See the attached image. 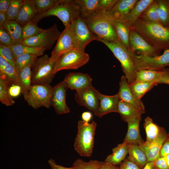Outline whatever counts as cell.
Here are the masks:
<instances>
[{"mask_svg": "<svg viewBox=\"0 0 169 169\" xmlns=\"http://www.w3.org/2000/svg\"><path fill=\"white\" fill-rule=\"evenodd\" d=\"M80 15L79 7L76 0H59L50 10L41 15H37L32 21L37 23L43 18L54 16L59 19L66 28L80 17Z\"/></svg>", "mask_w": 169, "mask_h": 169, "instance_id": "cell-2", "label": "cell"}, {"mask_svg": "<svg viewBox=\"0 0 169 169\" xmlns=\"http://www.w3.org/2000/svg\"><path fill=\"white\" fill-rule=\"evenodd\" d=\"M167 1L169 4V0H167Z\"/></svg>", "mask_w": 169, "mask_h": 169, "instance_id": "cell-57", "label": "cell"}, {"mask_svg": "<svg viewBox=\"0 0 169 169\" xmlns=\"http://www.w3.org/2000/svg\"><path fill=\"white\" fill-rule=\"evenodd\" d=\"M12 0H0V12L6 13L10 5Z\"/></svg>", "mask_w": 169, "mask_h": 169, "instance_id": "cell-50", "label": "cell"}, {"mask_svg": "<svg viewBox=\"0 0 169 169\" xmlns=\"http://www.w3.org/2000/svg\"><path fill=\"white\" fill-rule=\"evenodd\" d=\"M38 57L34 55L26 54L16 58L15 59V68L18 73L22 69L29 64L33 65Z\"/></svg>", "mask_w": 169, "mask_h": 169, "instance_id": "cell-38", "label": "cell"}, {"mask_svg": "<svg viewBox=\"0 0 169 169\" xmlns=\"http://www.w3.org/2000/svg\"><path fill=\"white\" fill-rule=\"evenodd\" d=\"M99 41L105 44L120 62L129 84L134 82L136 80L137 71L129 50L119 41L108 42L100 40Z\"/></svg>", "mask_w": 169, "mask_h": 169, "instance_id": "cell-4", "label": "cell"}, {"mask_svg": "<svg viewBox=\"0 0 169 169\" xmlns=\"http://www.w3.org/2000/svg\"><path fill=\"white\" fill-rule=\"evenodd\" d=\"M61 33L55 24L37 35L23 40L21 44L45 50L49 49L58 40Z\"/></svg>", "mask_w": 169, "mask_h": 169, "instance_id": "cell-11", "label": "cell"}, {"mask_svg": "<svg viewBox=\"0 0 169 169\" xmlns=\"http://www.w3.org/2000/svg\"><path fill=\"white\" fill-rule=\"evenodd\" d=\"M142 169H157L154 161H149L147 163Z\"/></svg>", "mask_w": 169, "mask_h": 169, "instance_id": "cell-55", "label": "cell"}, {"mask_svg": "<svg viewBox=\"0 0 169 169\" xmlns=\"http://www.w3.org/2000/svg\"><path fill=\"white\" fill-rule=\"evenodd\" d=\"M104 162L97 160H91L86 162L78 159L74 162L72 169H100Z\"/></svg>", "mask_w": 169, "mask_h": 169, "instance_id": "cell-40", "label": "cell"}, {"mask_svg": "<svg viewBox=\"0 0 169 169\" xmlns=\"http://www.w3.org/2000/svg\"><path fill=\"white\" fill-rule=\"evenodd\" d=\"M9 92L12 97H18L22 93V88L19 84H13L10 86Z\"/></svg>", "mask_w": 169, "mask_h": 169, "instance_id": "cell-48", "label": "cell"}, {"mask_svg": "<svg viewBox=\"0 0 169 169\" xmlns=\"http://www.w3.org/2000/svg\"><path fill=\"white\" fill-rule=\"evenodd\" d=\"M100 169H120L116 166L110 163L104 162L102 165Z\"/></svg>", "mask_w": 169, "mask_h": 169, "instance_id": "cell-53", "label": "cell"}, {"mask_svg": "<svg viewBox=\"0 0 169 169\" xmlns=\"http://www.w3.org/2000/svg\"><path fill=\"white\" fill-rule=\"evenodd\" d=\"M105 14L108 17L119 41L129 50L130 27L125 21L115 19Z\"/></svg>", "mask_w": 169, "mask_h": 169, "instance_id": "cell-21", "label": "cell"}, {"mask_svg": "<svg viewBox=\"0 0 169 169\" xmlns=\"http://www.w3.org/2000/svg\"><path fill=\"white\" fill-rule=\"evenodd\" d=\"M138 1L118 0L112 9L105 13L113 19L125 21L128 15Z\"/></svg>", "mask_w": 169, "mask_h": 169, "instance_id": "cell-19", "label": "cell"}, {"mask_svg": "<svg viewBox=\"0 0 169 169\" xmlns=\"http://www.w3.org/2000/svg\"><path fill=\"white\" fill-rule=\"evenodd\" d=\"M9 47L13 52L15 59L20 55L26 54L41 56L45 50L43 49L33 47L22 44H14Z\"/></svg>", "mask_w": 169, "mask_h": 169, "instance_id": "cell-31", "label": "cell"}, {"mask_svg": "<svg viewBox=\"0 0 169 169\" xmlns=\"http://www.w3.org/2000/svg\"><path fill=\"white\" fill-rule=\"evenodd\" d=\"M118 0H99L100 13H106L110 11Z\"/></svg>", "mask_w": 169, "mask_h": 169, "instance_id": "cell-44", "label": "cell"}, {"mask_svg": "<svg viewBox=\"0 0 169 169\" xmlns=\"http://www.w3.org/2000/svg\"><path fill=\"white\" fill-rule=\"evenodd\" d=\"M48 163L51 169H72V167H67L57 164L52 159L49 160Z\"/></svg>", "mask_w": 169, "mask_h": 169, "instance_id": "cell-51", "label": "cell"}, {"mask_svg": "<svg viewBox=\"0 0 169 169\" xmlns=\"http://www.w3.org/2000/svg\"><path fill=\"white\" fill-rule=\"evenodd\" d=\"M10 86L5 81L0 79V101L7 106H12L15 103L9 92Z\"/></svg>", "mask_w": 169, "mask_h": 169, "instance_id": "cell-36", "label": "cell"}, {"mask_svg": "<svg viewBox=\"0 0 169 169\" xmlns=\"http://www.w3.org/2000/svg\"><path fill=\"white\" fill-rule=\"evenodd\" d=\"M0 44L9 46L14 44L10 36L3 28V26H0Z\"/></svg>", "mask_w": 169, "mask_h": 169, "instance_id": "cell-45", "label": "cell"}, {"mask_svg": "<svg viewBox=\"0 0 169 169\" xmlns=\"http://www.w3.org/2000/svg\"><path fill=\"white\" fill-rule=\"evenodd\" d=\"M24 2V0H12L6 13L8 20L16 19Z\"/></svg>", "mask_w": 169, "mask_h": 169, "instance_id": "cell-42", "label": "cell"}, {"mask_svg": "<svg viewBox=\"0 0 169 169\" xmlns=\"http://www.w3.org/2000/svg\"><path fill=\"white\" fill-rule=\"evenodd\" d=\"M37 14L33 0H24L16 20L23 26Z\"/></svg>", "mask_w": 169, "mask_h": 169, "instance_id": "cell-25", "label": "cell"}, {"mask_svg": "<svg viewBox=\"0 0 169 169\" xmlns=\"http://www.w3.org/2000/svg\"><path fill=\"white\" fill-rule=\"evenodd\" d=\"M129 160L134 162L140 168L143 169L148 162L147 156L145 152L138 145L127 144Z\"/></svg>", "mask_w": 169, "mask_h": 169, "instance_id": "cell-27", "label": "cell"}, {"mask_svg": "<svg viewBox=\"0 0 169 169\" xmlns=\"http://www.w3.org/2000/svg\"><path fill=\"white\" fill-rule=\"evenodd\" d=\"M96 127L97 124L94 121L90 123L82 120L79 121L74 147L80 156L90 157L92 156Z\"/></svg>", "mask_w": 169, "mask_h": 169, "instance_id": "cell-3", "label": "cell"}, {"mask_svg": "<svg viewBox=\"0 0 169 169\" xmlns=\"http://www.w3.org/2000/svg\"><path fill=\"white\" fill-rule=\"evenodd\" d=\"M90 56L84 51L73 49L61 55L56 61L53 73L63 70L76 69L87 64Z\"/></svg>", "mask_w": 169, "mask_h": 169, "instance_id": "cell-7", "label": "cell"}, {"mask_svg": "<svg viewBox=\"0 0 169 169\" xmlns=\"http://www.w3.org/2000/svg\"><path fill=\"white\" fill-rule=\"evenodd\" d=\"M112 153L108 156L105 162L116 166L120 164L125 158L128 154L127 144L124 141L112 149Z\"/></svg>", "mask_w": 169, "mask_h": 169, "instance_id": "cell-29", "label": "cell"}, {"mask_svg": "<svg viewBox=\"0 0 169 169\" xmlns=\"http://www.w3.org/2000/svg\"><path fill=\"white\" fill-rule=\"evenodd\" d=\"M122 120L128 122L136 119L141 117L145 110H140L125 102L119 100L118 105V112Z\"/></svg>", "mask_w": 169, "mask_h": 169, "instance_id": "cell-24", "label": "cell"}, {"mask_svg": "<svg viewBox=\"0 0 169 169\" xmlns=\"http://www.w3.org/2000/svg\"><path fill=\"white\" fill-rule=\"evenodd\" d=\"M154 1V0L138 1L125 20V21L130 27L152 4Z\"/></svg>", "mask_w": 169, "mask_h": 169, "instance_id": "cell-30", "label": "cell"}, {"mask_svg": "<svg viewBox=\"0 0 169 169\" xmlns=\"http://www.w3.org/2000/svg\"><path fill=\"white\" fill-rule=\"evenodd\" d=\"M129 43V50L133 53L137 51L138 54L154 56L160 55L161 51L151 45L140 35L131 28Z\"/></svg>", "mask_w": 169, "mask_h": 169, "instance_id": "cell-13", "label": "cell"}, {"mask_svg": "<svg viewBox=\"0 0 169 169\" xmlns=\"http://www.w3.org/2000/svg\"><path fill=\"white\" fill-rule=\"evenodd\" d=\"M168 137V134L164 128L159 135L153 141L149 142L145 141L143 144L139 146L145 153L148 162L154 161L160 156L163 144Z\"/></svg>", "mask_w": 169, "mask_h": 169, "instance_id": "cell-16", "label": "cell"}, {"mask_svg": "<svg viewBox=\"0 0 169 169\" xmlns=\"http://www.w3.org/2000/svg\"><path fill=\"white\" fill-rule=\"evenodd\" d=\"M120 165V169H141L137 164L127 158H125Z\"/></svg>", "mask_w": 169, "mask_h": 169, "instance_id": "cell-46", "label": "cell"}, {"mask_svg": "<svg viewBox=\"0 0 169 169\" xmlns=\"http://www.w3.org/2000/svg\"><path fill=\"white\" fill-rule=\"evenodd\" d=\"M45 29L38 27L36 23L32 20L25 24L23 28V38L24 40L37 35Z\"/></svg>", "mask_w": 169, "mask_h": 169, "instance_id": "cell-39", "label": "cell"}, {"mask_svg": "<svg viewBox=\"0 0 169 169\" xmlns=\"http://www.w3.org/2000/svg\"><path fill=\"white\" fill-rule=\"evenodd\" d=\"M67 89L63 81L52 87L50 105L54 108L58 115L67 114L70 112L66 101Z\"/></svg>", "mask_w": 169, "mask_h": 169, "instance_id": "cell-14", "label": "cell"}, {"mask_svg": "<svg viewBox=\"0 0 169 169\" xmlns=\"http://www.w3.org/2000/svg\"><path fill=\"white\" fill-rule=\"evenodd\" d=\"M139 18L150 22L160 23L158 0H154Z\"/></svg>", "mask_w": 169, "mask_h": 169, "instance_id": "cell-35", "label": "cell"}, {"mask_svg": "<svg viewBox=\"0 0 169 169\" xmlns=\"http://www.w3.org/2000/svg\"><path fill=\"white\" fill-rule=\"evenodd\" d=\"M168 136L169 137V133L168 134Z\"/></svg>", "mask_w": 169, "mask_h": 169, "instance_id": "cell-58", "label": "cell"}, {"mask_svg": "<svg viewBox=\"0 0 169 169\" xmlns=\"http://www.w3.org/2000/svg\"><path fill=\"white\" fill-rule=\"evenodd\" d=\"M92 117V114L90 111L84 112L81 115L82 120L87 123H89L91 120Z\"/></svg>", "mask_w": 169, "mask_h": 169, "instance_id": "cell-52", "label": "cell"}, {"mask_svg": "<svg viewBox=\"0 0 169 169\" xmlns=\"http://www.w3.org/2000/svg\"><path fill=\"white\" fill-rule=\"evenodd\" d=\"M99 92L91 84L82 90L76 91L74 99L79 105L91 110L96 116L99 103Z\"/></svg>", "mask_w": 169, "mask_h": 169, "instance_id": "cell-12", "label": "cell"}, {"mask_svg": "<svg viewBox=\"0 0 169 169\" xmlns=\"http://www.w3.org/2000/svg\"></svg>", "mask_w": 169, "mask_h": 169, "instance_id": "cell-59", "label": "cell"}, {"mask_svg": "<svg viewBox=\"0 0 169 169\" xmlns=\"http://www.w3.org/2000/svg\"><path fill=\"white\" fill-rule=\"evenodd\" d=\"M141 117L130 121L128 123L127 131L124 141L127 144L141 146L145 142L141 138L139 125Z\"/></svg>", "mask_w": 169, "mask_h": 169, "instance_id": "cell-23", "label": "cell"}, {"mask_svg": "<svg viewBox=\"0 0 169 169\" xmlns=\"http://www.w3.org/2000/svg\"><path fill=\"white\" fill-rule=\"evenodd\" d=\"M0 79L4 80L10 86L16 84L19 85L18 74L16 69L1 56H0Z\"/></svg>", "mask_w": 169, "mask_h": 169, "instance_id": "cell-22", "label": "cell"}, {"mask_svg": "<svg viewBox=\"0 0 169 169\" xmlns=\"http://www.w3.org/2000/svg\"><path fill=\"white\" fill-rule=\"evenodd\" d=\"M158 3L160 23L169 28V4L167 0H157Z\"/></svg>", "mask_w": 169, "mask_h": 169, "instance_id": "cell-37", "label": "cell"}, {"mask_svg": "<svg viewBox=\"0 0 169 169\" xmlns=\"http://www.w3.org/2000/svg\"><path fill=\"white\" fill-rule=\"evenodd\" d=\"M7 20L6 13L0 12V26H3Z\"/></svg>", "mask_w": 169, "mask_h": 169, "instance_id": "cell-54", "label": "cell"}, {"mask_svg": "<svg viewBox=\"0 0 169 169\" xmlns=\"http://www.w3.org/2000/svg\"><path fill=\"white\" fill-rule=\"evenodd\" d=\"M157 169H169L166 160L164 156H160L154 161Z\"/></svg>", "mask_w": 169, "mask_h": 169, "instance_id": "cell-47", "label": "cell"}, {"mask_svg": "<svg viewBox=\"0 0 169 169\" xmlns=\"http://www.w3.org/2000/svg\"><path fill=\"white\" fill-rule=\"evenodd\" d=\"M38 15H40L49 11L59 0H33Z\"/></svg>", "mask_w": 169, "mask_h": 169, "instance_id": "cell-41", "label": "cell"}, {"mask_svg": "<svg viewBox=\"0 0 169 169\" xmlns=\"http://www.w3.org/2000/svg\"><path fill=\"white\" fill-rule=\"evenodd\" d=\"M3 26L14 44L22 43L23 26L17 20H7Z\"/></svg>", "mask_w": 169, "mask_h": 169, "instance_id": "cell-28", "label": "cell"}, {"mask_svg": "<svg viewBox=\"0 0 169 169\" xmlns=\"http://www.w3.org/2000/svg\"><path fill=\"white\" fill-rule=\"evenodd\" d=\"M99 103L96 116L101 117L111 112H118L119 99L117 94L107 95L98 93Z\"/></svg>", "mask_w": 169, "mask_h": 169, "instance_id": "cell-20", "label": "cell"}, {"mask_svg": "<svg viewBox=\"0 0 169 169\" xmlns=\"http://www.w3.org/2000/svg\"><path fill=\"white\" fill-rule=\"evenodd\" d=\"M92 79L90 75L81 73H70L63 81L68 89L76 91L82 90L92 84Z\"/></svg>", "mask_w": 169, "mask_h": 169, "instance_id": "cell-17", "label": "cell"}, {"mask_svg": "<svg viewBox=\"0 0 169 169\" xmlns=\"http://www.w3.org/2000/svg\"><path fill=\"white\" fill-rule=\"evenodd\" d=\"M168 154H169V137L166 139L163 144L160 156H164Z\"/></svg>", "mask_w": 169, "mask_h": 169, "instance_id": "cell-49", "label": "cell"}, {"mask_svg": "<svg viewBox=\"0 0 169 169\" xmlns=\"http://www.w3.org/2000/svg\"><path fill=\"white\" fill-rule=\"evenodd\" d=\"M84 20L90 31L97 38L98 41H119L108 17L105 13H97Z\"/></svg>", "mask_w": 169, "mask_h": 169, "instance_id": "cell-5", "label": "cell"}, {"mask_svg": "<svg viewBox=\"0 0 169 169\" xmlns=\"http://www.w3.org/2000/svg\"><path fill=\"white\" fill-rule=\"evenodd\" d=\"M144 127L146 134L145 141L147 142H151L156 139L164 129L155 123L152 119L149 116L145 119Z\"/></svg>", "mask_w": 169, "mask_h": 169, "instance_id": "cell-33", "label": "cell"}, {"mask_svg": "<svg viewBox=\"0 0 169 169\" xmlns=\"http://www.w3.org/2000/svg\"><path fill=\"white\" fill-rule=\"evenodd\" d=\"M55 63L47 54L37 58L32 66V84H50L54 76L53 71Z\"/></svg>", "mask_w": 169, "mask_h": 169, "instance_id": "cell-8", "label": "cell"}, {"mask_svg": "<svg viewBox=\"0 0 169 169\" xmlns=\"http://www.w3.org/2000/svg\"><path fill=\"white\" fill-rule=\"evenodd\" d=\"M33 64H30L22 69L18 73L19 85L24 100L32 85V70Z\"/></svg>", "mask_w": 169, "mask_h": 169, "instance_id": "cell-32", "label": "cell"}, {"mask_svg": "<svg viewBox=\"0 0 169 169\" xmlns=\"http://www.w3.org/2000/svg\"><path fill=\"white\" fill-rule=\"evenodd\" d=\"M79 8L80 17L84 20L100 13L99 0H76Z\"/></svg>", "mask_w": 169, "mask_h": 169, "instance_id": "cell-26", "label": "cell"}, {"mask_svg": "<svg viewBox=\"0 0 169 169\" xmlns=\"http://www.w3.org/2000/svg\"><path fill=\"white\" fill-rule=\"evenodd\" d=\"M119 100L131 104L140 110H145V107L141 100L137 99L130 88L125 77L122 75L119 83V89L117 94Z\"/></svg>", "mask_w": 169, "mask_h": 169, "instance_id": "cell-18", "label": "cell"}, {"mask_svg": "<svg viewBox=\"0 0 169 169\" xmlns=\"http://www.w3.org/2000/svg\"><path fill=\"white\" fill-rule=\"evenodd\" d=\"M130 88L135 97L137 99L141 98L147 92L150 90L156 84L151 82L135 81L129 84Z\"/></svg>", "mask_w": 169, "mask_h": 169, "instance_id": "cell-34", "label": "cell"}, {"mask_svg": "<svg viewBox=\"0 0 169 169\" xmlns=\"http://www.w3.org/2000/svg\"><path fill=\"white\" fill-rule=\"evenodd\" d=\"M150 44L161 50L169 49V28L139 18L131 27Z\"/></svg>", "mask_w": 169, "mask_h": 169, "instance_id": "cell-1", "label": "cell"}, {"mask_svg": "<svg viewBox=\"0 0 169 169\" xmlns=\"http://www.w3.org/2000/svg\"><path fill=\"white\" fill-rule=\"evenodd\" d=\"M129 51L137 71L143 69L159 70L169 66V49L164 50L162 54L154 56L137 54Z\"/></svg>", "mask_w": 169, "mask_h": 169, "instance_id": "cell-6", "label": "cell"}, {"mask_svg": "<svg viewBox=\"0 0 169 169\" xmlns=\"http://www.w3.org/2000/svg\"><path fill=\"white\" fill-rule=\"evenodd\" d=\"M73 49H74L73 38L69 26L65 28L61 33L50 58L56 62L61 55Z\"/></svg>", "mask_w": 169, "mask_h": 169, "instance_id": "cell-15", "label": "cell"}, {"mask_svg": "<svg viewBox=\"0 0 169 169\" xmlns=\"http://www.w3.org/2000/svg\"><path fill=\"white\" fill-rule=\"evenodd\" d=\"M52 87L50 84H32L25 100L28 105L34 109L50 107Z\"/></svg>", "mask_w": 169, "mask_h": 169, "instance_id": "cell-9", "label": "cell"}, {"mask_svg": "<svg viewBox=\"0 0 169 169\" xmlns=\"http://www.w3.org/2000/svg\"><path fill=\"white\" fill-rule=\"evenodd\" d=\"M0 56L16 69L15 59L13 52L9 46L0 44Z\"/></svg>", "mask_w": 169, "mask_h": 169, "instance_id": "cell-43", "label": "cell"}, {"mask_svg": "<svg viewBox=\"0 0 169 169\" xmlns=\"http://www.w3.org/2000/svg\"><path fill=\"white\" fill-rule=\"evenodd\" d=\"M166 161L167 164L169 167V154L166 155L164 156Z\"/></svg>", "mask_w": 169, "mask_h": 169, "instance_id": "cell-56", "label": "cell"}, {"mask_svg": "<svg viewBox=\"0 0 169 169\" xmlns=\"http://www.w3.org/2000/svg\"><path fill=\"white\" fill-rule=\"evenodd\" d=\"M69 27L73 36L74 49L84 51L86 47L89 43L94 40H98L84 20L80 17L74 21Z\"/></svg>", "mask_w": 169, "mask_h": 169, "instance_id": "cell-10", "label": "cell"}]
</instances>
